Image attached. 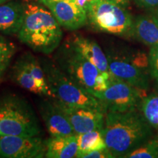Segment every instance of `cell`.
<instances>
[{
	"label": "cell",
	"instance_id": "28",
	"mask_svg": "<svg viewBox=\"0 0 158 158\" xmlns=\"http://www.w3.org/2000/svg\"><path fill=\"white\" fill-rule=\"evenodd\" d=\"M151 15H152L154 19H155V21H156V23H157L158 24V9L155 10H153L152 12Z\"/></svg>",
	"mask_w": 158,
	"mask_h": 158
},
{
	"label": "cell",
	"instance_id": "7",
	"mask_svg": "<svg viewBox=\"0 0 158 158\" xmlns=\"http://www.w3.org/2000/svg\"><path fill=\"white\" fill-rule=\"evenodd\" d=\"M11 79L15 84L40 98H54L40 59L25 52L12 67Z\"/></svg>",
	"mask_w": 158,
	"mask_h": 158
},
{
	"label": "cell",
	"instance_id": "26",
	"mask_svg": "<svg viewBox=\"0 0 158 158\" xmlns=\"http://www.w3.org/2000/svg\"><path fill=\"white\" fill-rule=\"evenodd\" d=\"M92 1H93V0H76L75 2L86 11V9H87L89 5Z\"/></svg>",
	"mask_w": 158,
	"mask_h": 158
},
{
	"label": "cell",
	"instance_id": "19",
	"mask_svg": "<svg viewBox=\"0 0 158 158\" xmlns=\"http://www.w3.org/2000/svg\"><path fill=\"white\" fill-rule=\"evenodd\" d=\"M139 109L158 135V93L144 97Z\"/></svg>",
	"mask_w": 158,
	"mask_h": 158
},
{
	"label": "cell",
	"instance_id": "14",
	"mask_svg": "<svg viewBox=\"0 0 158 158\" xmlns=\"http://www.w3.org/2000/svg\"><path fill=\"white\" fill-rule=\"evenodd\" d=\"M66 41L101 72L110 73L106 54L95 41L78 34L72 35Z\"/></svg>",
	"mask_w": 158,
	"mask_h": 158
},
{
	"label": "cell",
	"instance_id": "24",
	"mask_svg": "<svg viewBox=\"0 0 158 158\" xmlns=\"http://www.w3.org/2000/svg\"><path fill=\"white\" fill-rule=\"evenodd\" d=\"M139 8L147 10H155L158 9V0H133Z\"/></svg>",
	"mask_w": 158,
	"mask_h": 158
},
{
	"label": "cell",
	"instance_id": "13",
	"mask_svg": "<svg viewBox=\"0 0 158 158\" xmlns=\"http://www.w3.org/2000/svg\"><path fill=\"white\" fill-rule=\"evenodd\" d=\"M37 102L41 118L50 136L70 135L75 134L63 112L52 98H41Z\"/></svg>",
	"mask_w": 158,
	"mask_h": 158
},
{
	"label": "cell",
	"instance_id": "8",
	"mask_svg": "<svg viewBox=\"0 0 158 158\" xmlns=\"http://www.w3.org/2000/svg\"><path fill=\"white\" fill-rule=\"evenodd\" d=\"M145 92L110 76L107 88L98 98L103 103L106 112H124L139 108Z\"/></svg>",
	"mask_w": 158,
	"mask_h": 158
},
{
	"label": "cell",
	"instance_id": "12",
	"mask_svg": "<svg viewBox=\"0 0 158 158\" xmlns=\"http://www.w3.org/2000/svg\"><path fill=\"white\" fill-rule=\"evenodd\" d=\"M54 15L62 28L75 31L82 28L88 22L86 11L69 0H40Z\"/></svg>",
	"mask_w": 158,
	"mask_h": 158
},
{
	"label": "cell",
	"instance_id": "21",
	"mask_svg": "<svg viewBox=\"0 0 158 158\" xmlns=\"http://www.w3.org/2000/svg\"><path fill=\"white\" fill-rule=\"evenodd\" d=\"M16 51L14 43L0 35V65L10 64Z\"/></svg>",
	"mask_w": 158,
	"mask_h": 158
},
{
	"label": "cell",
	"instance_id": "23",
	"mask_svg": "<svg viewBox=\"0 0 158 158\" xmlns=\"http://www.w3.org/2000/svg\"><path fill=\"white\" fill-rule=\"evenodd\" d=\"M81 158H114V156L110 153L109 149L106 147L85 154Z\"/></svg>",
	"mask_w": 158,
	"mask_h": 158
},
{
	"label": "cell",
	"instance_id": "30",
	"mask_svg": "<svg viewBox=\"0 0 158 158\" xmlns=\"http://www.w3.org/2000/svg\"><path fill=\"white\" fill-rule=\"evenodd\" d=\"M8 1H10V0H0V5L7 2H8Z\"/></svg>",
	"mask_w": 158,
	"mask_h": 158
},
{
	"label": "cell",
	"instance_id": "9",
	"mask_svg": "<svg viewBox=\"0 0 158 158\" xmlns=\"http://www.w3.org/2000/svg\"><path fill=\"white\" fill-rule=\"evenodd\" d=\"M110 74L142 91L149 88L152 78L149 73L136 66L124 51H106Z\"/></svg>",
	"mask_w": 158,
	"mask_h": 158
},
{
	"label": "cell",
	"instance_id": "16",
	"mask_svg": "<svg viewBox=\"0 0 158 158\" xmlns=\"http://www.w3.org/2000/svg\"><path fill=\"white\" fill-rule=\"evenodd\" d=\"M45 147L46 158L76 157L78 151L77 135L50 136L45 140Z\"/></svg>",
	"mask_w": 158,
	"mask_h": 158
},
{
	"label": "cell",
	"instance_id": "11",
	"mask_svg": "<svg viewBox=\"0 0 158 158\" xmlns=\"http://www.w3.org/2000/svg\"><path fill=\"white\" fill-rule=\"evenodd\" d=\"M54 99L70 122L75 134H81L96 130H102L106 113L92 108L78 107L65 104Z\"/></svg>",
	"mask_w": 158,
	"mask_h": 158
},
{
	"label": "cell",
	"instance_id": "31",
	"mask_svg": "<svg viewBox=\"0 0 158 158\" xmlns=\"http://www.w3.org/2000/svg\"><path fill=\"white\" fill-rule=\"evenodd\" d=\"M37 1H40V0H37ZM69 1H73V2H75L76 0H69Z\"/></svg>",
	"mask_w": 158,
	"mask_h": 158
},
{
	"label": "cell",
	"instance_id": "10",
	"mask_svg": "<svg viewBox=\"0 0 158 158\" xmlns=\"http://www.w3.org/2000/svg\"><path fill=\"white\" fill-rule=\"evenodd\" d=\"M45 151L40 136L0 135V158H43Z\"/></svg>",
	"mask_w": 158,
	"mask_h": 158
},
{
	"label": "cell",
	"instance_id": "3",
	"mask_svg": "<svg viewBox=\"0 0 158 158\" xmlns=\"http://www.w3.org/2000/svg\"><path fill=\"white\" fill-rule=\"evenodd\" d=\"M57 66L77 84L98 98L107 88L111 75L102 73L65 40L54 51Z\"/></svg>",
	"mask_w": 158,
	"mask_h": 158
},
{
	"label": "cell",
	"instance_id": "17",
	"mask_svg": "<svg viewBox=\"0 0 158 158\" xmlns=\"http://www.w3.org/2000/svg\"><path fill=\"white\" fill-rule=\"evenodd\" d=\"M132 37L150 48L158 45V24L152 15H141L134 19Z\"/></svg>",
	"mask_w": 158,
	"mask_h": 158
},
{
	"label": "cell",
	"instance_id": "1",
	"mask_svg": "<svg viewBox=\"0 0 158 158\" xmlns=\"http://www.w3.org/2000/svg\"><path fill=\"white\" fill-rule=\"evenodd\" d=\"M102 132L114 158H125L156 135L139 108L124 112L107 111Z\"/></svg>",
	"mask_w": 158,
	"mask_h": 158
},
{
	"label": "cell",
	"instance_id": "22",
	"mask_svg": "<svg viewBox=\"0 0 158 158\" xmlns=\"http://www.w3.org/2000/svg\"><path fill=\"white\" fill-rule=\"evenodd\" d=\"M149 62L151 77L154 79L158 78V45L150 48Z\"/></svg>",
	"mask_w": 158,
	"mask_h": 158
},
{
	"label": "cell",
	"instance_id": "27",
	"mask_svg": "<svg viewBox=\"0 0 158 158\" xmlns=\"http://www.w3.org/2000/svg\"><path fill=\"white\" fill-rule=\"evenodd\" d=\"M10 64H5L0 65V82H1L2 78V76L4 73H5V70H7V68H8Z\"/></svg>",
	"mask_w": 158,
	"mask_h": 158
},
{
	"label": "cell",
	"instance_id": "5",
	"mask_svg": "<svg viewBox=\"0 0 158 158\" xmlns=\"http://www.w3.org/2000/svg\"><path fill=\"white\" fill-rule=\"evenodd\" d=\"M54 99L65 104L101 110H106L101 100L70 78L54 60L40 59Z\"/></svg>",
	"mask_w": 158,
	"mask_h": 158
},
{
	"label": "cell",
	"instance_id": "4",
	"mask_svg": "<svg viewBox=\"0 0 158 158\" xmlns=\"http://www.w3.org/2000/svg\"><path fill=\"white\" fill-rule=\"evenodd\" d=\"M42 128L31 105L13 94L0 98V135L40 136Z\"/></svg>",
	"mask_w": 158,
	"mask_h": 158
},
{
	"label": "cell",
	"instance_id": "20",
	"mask_svg": "<svg viewBox=\"0 0 158 158\" xmlns=\"http://www.w3.org/2000/svg\"><path fill=\"white\" fill-rule=\"evenodd\" d=\"M125 158H158V135L156 134Z\"/></svg>",
	"mask_w": 158,
	"mask_h": 158
},
{
	"label": "cell",
	"instance_id": "15",
	"mask_svg": "<svg viewBox=\"0 0 158 158\" xmlns=\"http://www.w3.org/2000/svg\"><path fill=\"white\" fill-rule=\"evenodd\" d=\"M25 2L14 0L0 5V33L7 35L18 34L22 25Z\"/></svg>",
	"mask_w": 158,
	"mask_h": 158
},
{
	"label": "cell",
	"instance_id": "18",
	"mask_svg": "<svg viewBox=\"0 0 158 158\" xmlns=\"http://www.w3.org/2000/svg\"><path fill=\"white\" fill-rule=\"evenodd\" d=\"M78 151L76 157L81 158L85 154L106 148L102 130H96L77 135Z\"/></svg>",
	"mask_w": 158,
	"mask_h": 158
},
{
	"label": "cell",
	"instance_id": "25",
	"mask_svg": "<svg viewBox=\"0 0 158 158\" xmlns=\"http://www.w3.org/2000/svg\"><path fill=\"white\" fill-rule=\"evenodd\" d=\"M107 1H109L110 2L116 4V5L122 6V7H127L129 6L131 0H107Z\"/></svg>",
	"mask_w": 158,
	"mask_h": 158
},
{
	"label": "cell",
	"instance_id": "6",
	"mask_svg": "<svg viewBox=\"0 0 158 158\" xmlns=\"http://www.w3.org/2000/svg\"><path fill=\"white\" fill-rule=\"evenodd\" d=\"M88 22L97 31L132 37L134 19L126 7L107 0H93L86 9Z\"/></svg>",
	"mask_w": 158,
	"mask_h": 158
},
{
	"label": "cell",
	"instance_id": "2",
	"mask_svg": "<svg viewBox=\"0 0 158 158\" xmlns=\"http://www.w3.org/2000/svg\"><path fill=\"white\" fill-rule=\"evenodd\" d=\"M39 3L25 2L24 17L17 37L35 52L49 55L62 44L63 32L52 13Z\"/></svg>",
	"mask_w": 158,
	"mask_h": 158
},
{
	"label": "cell",
	"instance_id": "29",
	"mask_svg": "<svg viewBox=\"0 0 158 158\" xmlns=\"http://www.w3.org/2000/svg\"><path fill=\"white\" fill-rule=\"evenodd\" d=\"M155 86H156V89H157V90L158 91V78H155Z\"/></svg>",
	"mask_w": 158,
	"mask_h": 158
}]
</instances>
